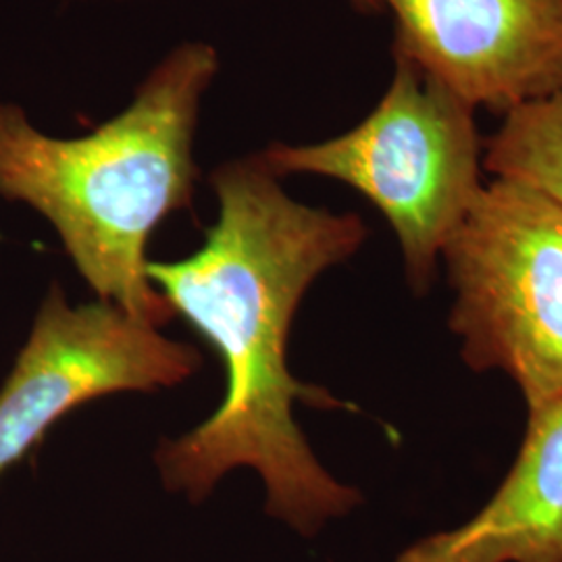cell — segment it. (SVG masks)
Instances as JSON below:
<instances>
[{
	"label": "cell",
	"instance_id": "cell-9",
	"mask_svg": "<svg viewBox=\"0 0 562 562\" xmlns=\"http://www.w3.org/2000/svg\"><path fill=\"white\" fill-rule=\"evenodd\" d=\"M361 13H378L382 9V0H350Z\"/></svg>",
	"mask_w": 562,
	"mask_h": 562
},
{
	"label": "cell",
	"instance_id": "cell-8",
	"mask_svg": "<svg viewBox=\"0 0 562 562\" xmlns=\"http://www.w3.org/2000/svg\"><path fill=\"white\" fill-rule=\"evenodd\" d=\"M483 169L529 186L562 209V88L504 115L483 140Z\"/></svg>",
	"mask_w": 562,
	"mask_h": 562
},
{
	"label": "cell",
	"instance_id": "cell-7",
	"mask_svg": "<svg viewBox=\"0 0 562 562\" xmlns=\"http://www.w3.org/2000/svg\"><path fill=\"white\" fill-rule=\"evenodd\" d=\"M394 562H562V398L529 411L517 461L473 519Z\"/></svg>",
	"mask_w": 562,
	"mask_h": 562
},
{
	"label": "cell",
	"instance_id": "cell-3",
	"mask_svg": "<svg viewBox=\"0 0 562 562\" xmlns=\"http://www.w3.org/2000/svg\"><path fill=\"white\" fill-rule=\"evenodd\" d=\"M394 60L387 92L357 127L319 144H273L259 159L278 178L313 173L359 190L401 241L408 285L425 294L482 192L483 140L471 104L413 60Z\"/></svg>",
	"mask_w": 562,
	"mask_h": 562
},
{
	"label": "cell",
	"instance_id": "cell-6",
	"mask_svg": "<svg viewBox=\"0 0 562 562\" xmlns=\"http://www.w3.org/2000/svg\"><path fill=\"white\" fill-rule=\"evenodd\" d=\"M394 55L498 115L562 88V0H382Z\"/></svg>",
	"mask_w": 562,
	"mask_h": 562
},
{
	"label": "cell",
	"instance_id": "cell-1",
	"mask_svg": "<svg viewBox=\"0 0 562 562\" xmlns=\"http://www.w3.org/2000/svg\"><path fill=\"white\" fill-rule=\"evenodd\" d=\"M259 155L213 171L220 220L181 261L146 265L176 315L222 357V406L157 452L162 483L202 503L225 473L250 467L267 487V513L304 538L348 515L361 492L327 473L294 419V404L348 408L285 362L290 325L323 271L348 261L367 238L355 213L290 199Z\"/></svg>",
	"mask_w": 562,
	"mask_h": 562
},
{
	"label": "cell",
	"instance_id": "cell-5",
	"mask_svg": "<svg viewBox=\"0 0 562 562\" xmlns=\"http://www.w3.org/2000/svg\"><path fill=\"white\" fill-rule=\"evenodd\" d=\"M201 364L194 346L165 338L117 304L71 306L53 285L0 387V477L69 411L115 392L173 387Z\"/></svg>",
	"mask_w": 562,
	"mask_h": 562
},
{
	"label": "cell",
	"instance_id": "cell-4",
	"mask_svg": "<svg viewBox=\"0 0 562 562\" xmlns=\"http://www.w3.org/2000/svg\"><path fill=\"white\" fill-rule=\"evenodd\" d=\"M442 261L467 367L506 373L527 411L561 401V206L519 181L483 183Z\"/></svg>",
	"mask_w": 562,
	"mask_h": 562
},
{
	"label": "cell",
	"instance_id": "cell-2",
	"mask_svg": "<svg viewBox=\"0 0 562 562\" xmlns=\"http://www.w3.org/2000/svg\"><path fill=\"white\" fill-rule=\"evenodd\" d=\"M217 67L213 46L181 44L123 113L74 140L42 134L0 101V196L53 223L99 301L155 327L176 313L146 276V246L165 217L192 206L194 132Z\"/></svg>",
	"mask_w": 562,
	"mask_h": 562
}]
</instances>
